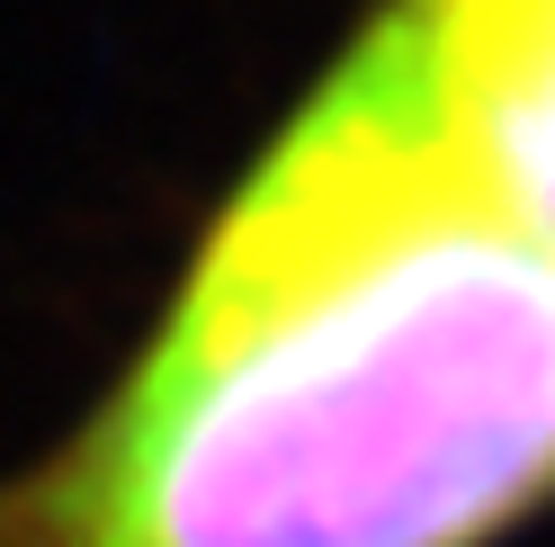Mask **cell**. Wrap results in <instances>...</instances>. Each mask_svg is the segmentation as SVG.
<instances>
[{
    "label": "cell",
    "instance_id": "6da1fadb",
    "mask_svg": "<svg viewBox=\"0 0 555 547\" xmlns=\"http://www.w3.org/2000/svg\"><path fill=\"white\" fill-rule=\"evenodd\" d=\"M555 503V260L359 37L144 351L0 485V547H493Z\"/></svg>",
    "mask_w": 555,
    "mask_h": 547
},
{
    "label": "cell",
    "instance_id": "7a4b0ae2",
    "mask_svg": "<svg viewBox=\"0 0 555 547\" xmlns=\"http://www.w3.org/2000/svg\"><path fill=\"white\" fill-rule=\"evenodd\" d=\"M367 37L448 170L555 260V0H395Z\"/></svg>",
    "mask_w": 555,
    "mask_h": 547
}]
</instances>
